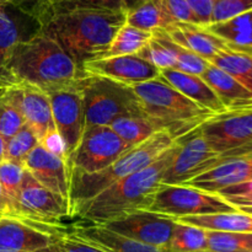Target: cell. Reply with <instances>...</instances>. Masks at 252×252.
Wrapping results in <instances>:
<instances>
[{"mask_svg":"<svg viewBox=\"0 0 252 252\" xmlns=\"http://www.w3.org/2000/svg\"><path fill=\"white\" fill-rule=\"evenodd\" d=\"M83 70L52 37L39 32L10 54L0 85L24 84L49 93L76 85Z\"/></svg>","mask_w":252,"mask_h":252,"instance_id":"6da1fadb","label":"cell"},{"mask_svg":"<svg viewBox=\"0 0 252 252\" xmlns=\"http://www.w3.org/2000/svg\"><path fill=\"white\" fill-rule=\"evenodd\" d=\"M126 11L74 9L56 11L42 24L52 37L78 63L103 57L118 30L126 24Z\"/></svg>","mask_w":252,"mask_h":252,"instance_id":"7a4b0ae2","label":"cell"},{"mask_svg":"<svg viewBox=\"0 0 252 252\" xmlns=\"http://www.w3.org/2000/svg\"><path fill=\"white\" fill-rule=\"evenodd\" d=\"M179 150V143L165 150L158 159L134 174L120 180L81 208L78 218L85 223L105 224L135 211L149 209L161 186L165 170Z\"/></svg>","mask_w":252,"mask_h":252,"instance_id":"3957f363","label":"cell"},{"mask_svg":"<svg viewBox=\"0 0 252 252\" xmlns=\"http://www.w3.org/2000/svg\"><path fill=\"white\" fill-rule=\"evenodd\" d=\"M175 144L169 133L160 130L149 139L126 150L116 161L93 174L69 170V217H76L86 203L120 180L148 166Z\"/></svg>","mask_w":252,"mask_h":252,"instance_id":"277c9868","label":"cell"},{"mask_svg":"<svg viewBox=\"0 0 252 252\" xmlns=\"http://www.w3.org/2000/svg\"><path fill=\"white\" fill-rule=\"evenodd\" d=\"M130 88L139 101L143 115L159 132L169 133L175 140L199 128L214 116L175 90L161 76Z\"/></svg>","mask_w":252,"mask_h":252,"instance_id":"5b68a950","label":"cell"},{"mask_svg":"<svg viewBox=\"0 0 252 252\" xmlns=\"http://www.w3.org/2000/svg\"><path fill=\"white\" fill-rule=\"evenodd\" d=\"M79 88L83 95L86 128L110 127L116 118L122 116L143 115L130 86L84 74L79 80Z\"/></svg>","mask_w":252,"mask_h":252,"instance_id":"8992f818","label":"cell"},{"mask_svg":"<svg viewBox=\"0 0 252 252\" xmlns=\"http://www.w3.org/2000/svg\"><path fill=\"white\" fill-rule=\"evenodd\" d=\"M148 211L176 220L182 217L228 213L238 209L216 193L184 185H161Z\"/></svg>","mask_w":252,"mask_h":252,"instance_id":"52a82bcc","label":"cell"},{"mask_svg":"<svg viewBox=\"0 0 252 252\" xmlns=\"http://www.w3.org/2000/svg\"><path fill=\"white\" fill-rule=\"evenodd\" d=\"M199 129L221 158L252 154V106L214 115Z\"/></svg>","mask_w":252,"mask_h":252,"instance_id":"ba28073f","label":"cell"},{"mask_svg":"<svg viewBox=\"0 0 252 252\" xmlns=\"http://www.w3.org/2000/svg\"><path fill=\"white\" fill-rule=\"evenodd\" d=\"M176 142L179 143V150L165 170L161 185H185L213 169L223 160L218 153L212 149L199 128L179 138Z\"/></svg>","mask_w":252,"mask_h":252,"instance_id":"9c48e42d","label":"cell"},{"mask_svg":"<svg viewBox=\"0 0 252 252\" xmlns=\"http://www.w3.org/2000/svg\"><path fill=\"white\" fill-rule=\"evenodd\" d=\"M129 148L110 127H88L66 165L69 170L93 174L110 166Z\"/></svg>","mask_w":252,"mask_h":252,"instance_id":"30bf717a","label":"cell"},{"mask_svg":"<svg viewBox=\"0 0 252 252\" xmlns=\"http://www.w3.org/2000/svg\"><path fill=\"white\" fill-rule=\"evenodd\" d=\"M47 94L51 100L54 126L63 142L64 155L68 161L86 128L83 95L79 83L68 88L52 90Z\"/></svg>","mask_w":252,"mask_h":252,"instance_id":"8fae6325","label":"cell"},{"mask_svg":"<svg viewBox=\"0 0 252 252\" xmlns=\"http://www.w3.org/2000/svg\"><path fill=\"white\" fill-rule=\"evenodd\" d=\"M64 217H69L68 203L38 184L25 170L14 218L58 226Z\"/></svg>","mask_w":252,"mask_h":252,"instance_id":"7c38bea8","label":"cell"},{"mask_svg":"<svg viewBox=\"0 0 252 252\" xmlns=\"http://www.w3.org/2000/svg\"><path fill=\"white\" fill-rule=\"evenodd\" d=\"M175 224L176 220L170 217L143 209L98 225L144 245L167 249Z\"/></svg>","mask_w":252,"mask_h":252,"instance_id":"4fadbf2b","label":"cell"},{"mask_svg":"<svg viewBox=\"0 0 252 252\" xmlns=\"http://www.w3.org/2000/svg\"><path fill=\"white\" fill-rule=\"evenodd\" d=\"M66 231L56 225L5 217L0 219V252H41L53 248Z\"/></svg>","mask_w":252,"mask_h":252,"instance_id":"5bb4252c","label":"cell"},{"mask_svg":"<svg viewBox=\"0 0 252 252\" xmlns=\"http://www.w3.org/2000/svg\"><path fill=\"white\" fill-rule=\"evenodd\" d=\"M1 93L20 111L25 125L31 128L38 142L56 132L51 100L46 91L31 85H0Z\"/></svg>","mask_w":252,"mask_h":252,"instance_id":"9a60e30c","label":"cell"},{"mask_svg":"<svg viewBox=\"0 0 252 252\" xmlns=\"http://www.w3.org/2000/svg\"><path fill=\"white\" fill-rule=\"evenodd\" d=\"M81 70L85 75L107 79L125 86H134L160 76V69L138 54L93 59L84 63Z\"/></svg>","mask_w":252,"mask_h":252,"instance_id":"2e32d148","label":"cell"},{"mask_svg":"<svg viewBox=\"0 0 252 252\" xmlns=\"http://www.w3.org/2000/svg\"><path fill=\"white\" fill-rule=\"evenodd\" d=\"M41 31V22L17 7L12 0L0 6V78L15 47Z\"/></svg>","mask_w":252,"mask_h":252,"instance_id":"e0dca14e","label":"cell"},{"mask_svg":"<svg viewBox=\"0 0 252 252\" xmlns=\"http://www.w3.org/2000/svg\"><path fill=\"white\" fill-rule=\"evenodd\" d=\"M24 169L38 184L68 203L69 169L65 159L52 154L38 144L25 159Z\"/></svg>","mask_w":252,"mask_h":252,"instance_id":"ac0fdd59","label":"cell"},{"mask_svg":"<svg viewBox=\"0 0 252 252\" xmlns=\"http://www.w3.org/2000/svg\"><path fill=\"white\" fill-rule=\"evenodd\" d=\"M249 181H252V154H244L223 158L217 166L186 182L184 186L217 194L221 189Z\"/></svg>","mask_w":252,"mask_h":252,"instance_id":"d6986e66","label":"cell"},{"mask_svg":"<svg viewBox=\"0 0 252 252\" xmlns=\"http://www.w3.org/2000/svg\"><path fill=\"white\" fill-rule=\"evenodd\" d=\"M68 233L78 240L106 252H172L169 249L144 245L138 241L118 235L106 229L105 226L85 223V221L73 225L71 230H69Z\"/></svg>","mask_w":252,"mask_h":252,"instance_id":"ffe728a7","label":"cell"},{"mask_svg":"<svg viewBox=\"0 0 252 252\" xmlns=\"http://www.w3.org/2000/svg\"><path fill=\"white\" fill-rule=\"evenodd\" d=\"M167 36L182 48L198 54L206 61H211L217 53L228 48L224 41L209 32L206 27L193 24L175 22L164 30Z\"/></svg>","mask_w":252,"mask_h":252,"instance_id":"44dd1931","label":"cell"},{"mask_svg":"<svg viewBox=\"0 0 252 252\" xmlns=\"http://www.w3.org/2000/svg\"><path fill=\"white\" fill-rule=\"evenodd\" d=\"M160 76L167 84H170L175 90L181 93L182 95L196 102L201 107L209 110L214 115L226 112L225 107L220 102L218 96L201 76L182 73V71L175 70V69L160 70Z\"/></svg>","mask_w":252,"mask_h":252,"instance_id":"7402d4cb","label":"cell"},{"mask_svg":"<svg viewBox=\"0 0 252 252\" xmlns=\"http://www.w3.org/2000/svg\"><path fill=\"white\" fill-rule=\"evenodd\" d=\"M201 78L216 93L226 111H235L252 106L250 91L218 66L209 63Z\"/></svg>","mask_w":252,"mask_h":252,"instance_id":"603a6c76","label":"cell"},{"mask_svg":"<svg viewBox=\"0 0 252 252\" xmlns=\"http://www.w3.org/2000/svg\"><path fill=\"white\" fill-rule=\"evenodd\" d=\"M206 29L224 41L231 51L252 56V10Z\"/></svg>","mask_w":252,"mask_h":252,"instance_id":"cb8c5ba5","label":"cell"},{"mask_svg":"<svg viewBox=\"0 0 252 252\" xmlns=\"http://www.w3.org/2000/svg\"><path fill=\"white\" fill-rule=\"evenodd\" d=\"M176 221L197 226L207 231L252 233V216L240 211L207 214V216L182 217V218L176 219Z\"/></svg>","mask_w":252,"mask_h":252,"instance_id":"d4e9b609","label":"cell"},{"mask_svg":"<svg viewBox=\"0 0 252 252\" xmlns=\"http://www.w3.org/2000/svg\"><path fill=\"white\" fill-rule=\"evenodd\" d=\"M126 24L144 31L166 30L175 24L165 5V0H144L134 9L127 11Z\"/></svg>","mask_w":252,"mask_h":252,"instance_id":"484cf974","label":"cell"},{"mask_svg":"<svg viewBox=\"0 0 252 252\" xmlns=\"http://www.w3.org/2000/svg\"><path fill=\"white\" fill-rule=\"evenodd\" d=\"M160 70L175 69L177 59V44L167 36L164 30H155L150 41L138 53Z\"/></svg>","mask_w":252,"mask_h":252,"instance_id":"4316f807","label":"cell"},{"mask_svg":"<svg viewBox=\"0 0 252 252\" xmlns=\"http://www.w3.org/2000/svg\"><path fill=\"white\" fill-rule=\"evenodd\" d=\"M110 128L128 145L135 147L149 139L159 130L143 115H127L118 117L110 125Z\"/></svg>","mask_w":252,"mask_h":252,"instance_id":"83f0119b","label":"cell"},{"mask_svg":"<svg viewBox=\"0 0 252 252\" xmlns=\"http://www.w3.org/2000/svg\"><path fill=\"white\" fill-rule=\"evenodd\" d=\"M209 63L233 76L252 94V56L225 48L217 53Z\"/></svg>","mask_w":252,"mask_h":252,"instance_id":"f1b7e54d","label":"cell"},{"mask_svg":"<svg viewBox=\"0 0 252 252\" xmlns=\"http://www.w3.org/2000/svg\"><path fill=\"white\" fill-rule=\"evenodd\" d=\"M152 36L153 32L144 31V30L125 24L118 30L108 51L101 58L138 54L150 41Z\"/></svg>","mask_w":252,"mask_h":252,"instance_id":"f546056e","label":"cell"},{"mask_svg":"<svg viewBox=\"0 0 252 252\" xmlns=\"http://www.w3.org/2000/svg\"><path fill=\"white\" fill-rule=\"evenodd\" d=\"M167 249L172 252H208L207 230L176 221Z\"/></svg>","mask_w":252,"mask_h":252,"instance_id":"4dcf8cb0","label":"cell"},{"mask_svg":"<svg viewBox=\"0 0 252 252\" xmlns=\"http://www.w3.org/2000/svg\"><path fill=\"white\" fill-rule=\"evenodd\" d=\"M24 172L25 169L22 165L7 160L0 162V186L9 209V217L11 218L15 217L17 196L21 187Z\"/></svg>","mask_w":252,"mask_h":252,"instance_id":"1f68e13d","label":"cell"},{"mask_svg":"<svg viewBox=\"0 0 252 252\" xmlns=\"http://www.w3.org/2000/svg\"><path fill=\"white\" fill-rule=\"evenodd\" d=\"M208 252H252V233L207 231Z\"/></svg>","mask_w":252,"mask_h":252,"instance_id":"d6a6232c","label":"cell"},{"mask_svg":"<svg viewBox=\"0 0 252 252\" xmlns=\"http://www.w3.org/2000/svg\"><path fill=\"white\" fill-rule=\"evenodd\" d=\"M38 144V139L31 130V128L25 125L16 134L6 140L5 160L16 162V164L24 166V161L27 155Z\"/></svg>","mask_w":252,"mask_h":252,"instance_id":"836d02e7","label":"cell"},{"mask_svg":"<svg viewBox=\"0 0 252 252\" xmlns=\"http://www.w3.org/2000/svg\"><path fill=\"white\" fill-rule=\"evenodd\" d=\"M24 126L25 121L20 111L1 93L0 88V134L7 140L16 134Z\"/></svg>","mask_w":252,"mask_h":252,"instance_id":"e575fe53","label":"cell"},{"mask_svg":"<svg viewBox=\"0 0 252 252\" xmlns=\"http://www.w3.org/2000/svg\"><path fill=\"white\" fill-rule=\"evenodd\" d=\"M74 9L111 10V11H126L123 0H56L52 4V12L65 11ZM49 15V16H51Z\"/></svg>","mask_w":252,"mask_h":252,"instance_id":"d590c367","label":"cell"},{"mask_svg":"<svg viewBox=\"0 0 252 252\" xmlns=\"http://www.w3.org/2000/svg\"><path fill=\"white\" fill-rule=\"evenodd\" d=\"M251 10L252 0H216L213 15H212V24L224 22Z\"/></svg>","mask_w":252,"mask_h":252,"instance_id":"8d00e7d4","label":"cell"},{"mask_svg":"<svg viewBox=\"0 0 252 252\" xmlns=\"http://www.w3.org/2000/svg\"><path fill=\"white\" fill-rule=\"evenodd\" d=\"M209 62L199 57L198 54L191 51L182 48L177 44V59L175 70L182 71V73L193 74V75L201 76L208 68Z\"/></svg>","mask_w":252,"mask_h":252,"instance_id":"74e56055","label":"cell"},{"mask_svg":"<svg viewBox=\"0 0 252 252\" xmlns=\"http://www.w3.org/2000/svg\"><path fill=\"white\" fill-rule=\"evenodd\" d=\"M165 5L175 22L199 25L196 15L186 0H165ZM201 26V25H199Z\"/></svg>","mask_w":252,"mask_h":252,"instance_id":"f35d334b","label":"cell"},{"mask_svg":"<svg viewBox=\"0 0 252 252\" xmlns=\"http://www.w3.org/2000/svg\"><path fill=\"white\" fill-rule=\"evenodd\" d=\"M12 2L25 12L36 17L41 25L52 12L51 0H12Z\"/></svg>","mask_w":252,"mask_h":252,"instance_id":"ab89813d","label":"cell"},{"mask_svg":"<svg viewBox=\"0 0 252 252\" xmlns=\"http://www.w3.org/2000/svg\"><path fill=\"white\" fill-rule=\"evenodd\" d=\"M186 1L191 6L201 26L207 27L212 24V15H213L216 0H186Z\"/></svg>","mask_w":252,"mask_h":252,"instance_id":"60d3db41","label":"cell"},{"mask_svg":"<svg viewBox=\"0 0 252 252\" xmlns=\"http://www.w3.org/2000/svg\"><path fill=\"white\" fill-rule=\"evenodd\" d=\"M57 252H106L101 249L78 240L66 231L63 238L57 244Z\"/></svg>","mask_w":252,"mask_h":252,"instance_id":"b9f144b4","label":"cell"},{"mask_svg":"<svg viewBox=\"0 0 252 252\" xmlns=\"http://www.w3.org/2000/svg\"><path fill=\"white\" fill-rule=\"evenodd\" d=\"M252 193V181L245 182V184L236 185V186L228 187V189H224L221 191H219L218 196H220L221 198H225V197H231V196H241V194H249Z\"/></svg>","mask_w":252,"mask_h":252,"instance_id":"7bdbcfd3","label":"cell"},{"mask_svg":"<svg viewBox=\"0 0 252 252\" xmlns=\"http://www.w3.org/2000/svg\"><path fill=\"white\" fill-rule=\"evenodd\" d=\"M226 202L235 207L236 209L245 208V207H252V193L249 194H241V196H231L225 197Z\"/></svg>","mask_w":252,"mask_h":252,"instance_id":"ee69618b","label":"cell"},{"mask_svg":"<svg viewBox=\"0 0 252 252\" xmlns=\"http://www.w3.org/2000/svg\"><path fill=\"white\" fill-rule=\"evenodd\" d=\"M5 217H9V209H7L6 201H5V197L2 194L1 186H0V219L5 218Z\"/></svg>","mask_w":252,"mask_h":252,"instance_id":"f6af8a7d","label":"cell"},{"mask_svg":"<svg viewBox=\"0 0 252 252\" xmlns=\"http://www.w3.org/2000/svg\"><path fill=\"white\" fill-rule=\"evenodd\" d=\"M143 1H144V0H123V5H125L126 12L129 11V10H132V9H134L135 6H138L139 4H142Z\"/></svg>","mask_w":252,"mask_h":252,"instance_id":"bcb514c9","label":"cell"},{"mask_svg":"<svg viewBox=\"0 0 252 252\" xmlns=\"http://www.w3.org/2000/svg\"><path fill=\"white\" fill-rule=\"evenodd\" d=\"M5 150H6V139L0 134V162L5 161Z\"/></svg>","mask_w":252,"mask_h":252,"instance_id":"7dc6e473","label":"cell"},{"mask_svg":"<svg viewBox=\"0 0 252 252\" xmlns=\"http://www.w3.org/2000/svg\"><path fill=\"white\" fill-rule=\"evenodd\" d=\"M238 211L244 212V213L250 214V216H252V207H245V208H239Z\"/></svg>","mask_w":252,"mask_h":252,"instance_id":"c3c4849f","label":"cell"},{"mask_svg":"<svg viewBox=\"0 0 252 252\" xmlns=\"http://www.w3.org/2000/svg\"><path fill=\"white\" fill-rule=\"evenodd\" d=\"M61 241V240H59ZM41 252H57V245H54L53 248L48 249V250H44V251H41Z\"/></svg>","mask_w":252,"mask_h":252,"instance_id":"681fc988","label":"cell"},{"mask_svg":"<svg viewBox=\"0 0 252 252\" xmlns=\"http://www.w3.org/2000/svg\"><path fill=\"white\" fill-rule=\"evenodd\" d=\"M7 1H10V0H0V6H2V5H4L5 2H7Z\"/></svg>","mask_w":252,"mask_h":252,"instance_id":"f907efd6","label":"cell"},{"mask_svg":"<svg viewBox=\"0 0 252 252\" xmlns=\"http://www.w3.org/2000/svg\"><path fill=\"white\" fill-rule=\"evenodd\" d=\"M54 1H56V0H51V4H53Z\"/></svg>","mask_w":252,"mask_h":252,"instance_id":"816d5d0a","label":"cell"}]
</instances>
